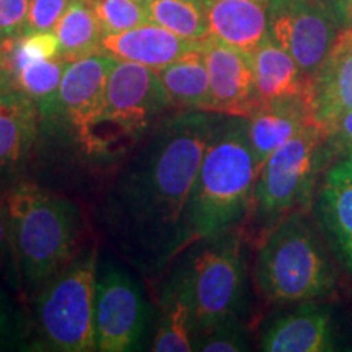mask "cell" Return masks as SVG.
<instances>
[{
  "instance_id": "9",
  "label": "cell",
  "mask_w": 352,
  "mask_h": 352,
  "mask_svg": "<svg viewBox=\"0 0 352 352\" xmlns=\"http://www.w3.org/2000/svg\"><path fill=\"white\" fill-rule=\"evenodd\" d=\"M171 108L175 107L157 70L118 60L108 76L100 121L104 160L116 157L122 140L132 147L139 144Z\"/></svg>"
},
{
  "instance_id": "11",
  "label": "cell",
  "mask_w": 352,
  "mask_h": 352,
  "mask_svg": "<svg viewBox=\"0 0 352 352\" xmlns=\"http://www.w3.org/2000/svg\"><path fill=\"white\" fill-rule=\"evenodd\" d=\"M341 30L338 0H270V38L308 77L318 74Z\"/></svg>"
},
{
  "instance_id": "32",
  "label": "cell",
  "mask_w": 352,
  "mask_h": 352,
  "mask_svg": "<svg viewBox=\"0 0 352 352\" xmlns=\"http://www.w3.org/2000/svg\"><path fill=\"white\" fill-rule=\"evenodd\" d=\"M328 147L334 155L352 157V111L341 114L324 127Z\"/></svg>"
},
{
  "instance_id": "12",
  "label": "cell",
  "mask_w": 352,
  "mask_h": 352,
  "mask_svg": "<svg viewBox=\"0 0 352 352\" xmlns=\"http://www.w3.org/2000/svg\"><path fill=\"white\" fill-rule=\"evenodd\" d=\"M209 70L210 111L250 118L259 107L252 57L212 36L202 39Z\"/></svg>"
},
{
  "instance_id": "26",
  "label": "cell",
  "mask_w": 352,
  "mask_h": 352,
  "mask_svg": "<svg viewBox=\"0 0 352 352\" xmlns=\"http://www.w3.org/2000/svg\"><path fill=\"white\" fill-rule=\"evenodd\" d=\"M98 19L103 34L121 33L147 23L148 13L140 0H87Z\"/></svg>"
},
{
  "instance_id": "21",
  "label": "cell",
  "mask_w": 352,
  "mask_h": 352,
  "mask_svg": "<svg viewBox=\"0 0 352 352\" xmlns=\"http://www.w3.org/2000/svg\"><path fill=\"white\" fill-rule=\"evenodd\" d=\"M171 103L178 109L210 111V83L202 41L178 60L157 70Z\"/></svg>"
},
{
  "instance_id": "17",
  "label": "cell",
  "mask_w": 352,
  "mask_h": 352,
  "mask_svg": "<svg viewBox=\"0 0 352 352\" xmlns=\"http://www.w3.org/2000/svg\"><path fill=\"white\" fill-rule=\"evenodd\" d=\"M314 124L316 122L305 98L259 104L252 116L246 118L250 144L259 170L277 148Z\"/></svg>"
},
{
  "instance_id": "3",
  "label": "cell",
  "mask_w": 352,
  "mask_h": 352,
  "mask_svg": "<svg viewBox=\"0 0 352 352\" xmlns=\"http://www.w3.org/2000/svg\"><path fill=\"white\" fill-rule=\"evenodd\" d=\"M258 175L246 118L220 114L189 201L191 243L235 230L252 214Z\"/></svg>"
},
{
  "instance_id": "2",
  "label": "cell",
  "mask_w": 352,
  "mask_h": 352,
  "mask_svg": "<svg viewBox=\"0 0 352 352\" xmlns=\"http://www.w3.org/2000/svg\"><path fill=\"white\" fill-rule=\"evenodd\" d=\"M0 204L10 227L21 290L32 300L83 248L82 210L69 197L28 179L13 183Z\"/></svg>"
},
{
  "instance_id": "31",
  "label": "cell",
  "mask_w": 352,
  "mask_h": 352,
  "mask_svg": "<svg viewBox=\"0 0 352 352\" xmlns=\"http://www.w3.org/2000/svg\"><path fill=\"white\" fill-rule=\"evenodd\" d=\"M32 0H0V38H20L25 33Z\"/></svg>"
},
{
  "instance_id": "33",
  "label": "cell",
  "mask_w": 352,
  "mask_h": 352,
  "mask_svg": "<svg viewBox=\"0 0 352 352\" xmlns=\"http://www.w3.org/2000/svg\"><path fill=\"white\" fill-rule=\"evenodd\" d=\"M0 271L8 277V280L21 289L19 267H16L15 253H13L10 227H8V219L6 209L0 204Z\"/></svg>"
},
{
  "instance_id": "13",
  "label": "cell",
  "mask_w": 352,
  "mask_h": 352,
  "mask_svg": "<svg viewBox=\"0 0 352 352\" xmlns=\"http://www.w3.org/2000/svg\"><path fill=\"white\" fill-rule=\"evenodd\" d=\"M266 352H329L336 349L333 311L321 300L298 302L267 324L259 340Z\"/></svg>"
},
{
  "instance_id": "37",
  "label": "cell",
  "mask_w": 352,
  "mask_h": 352,
  "mask_svg": "<svg viewBox=\"0 0 352 352\" xmlns=\"http://www.w3.org/2000/svg\"><path fill=\"white\" fill-rule=\"evenodd\" d=\"M140 2H144V3H145V2H147V0H140Z\"/></svg>"
},
{
  "instance_id": "23",
  "label": "cell",
  "mask_w": 352,
  "mask_h": 352,
  "mask_svg": "<svg viewBox=\"0 0 352 352\" xmlns=\"http://www.w3.org/2000/svg\"><path fill=\"white\" fill-rule=\"evenodd\" d=\"M54 33L59 39V56L67 63L101 52L103 30L87 0H70Z\"/></svg>"
},
{
  "instance_id": "20",
  "label": "cell",
  "mask_w": 352,
  "mask_h": 352,
  "mask_svg": "<svg viewBox=\"0 0 352 352\" xmlns=\"http://www.w3.org/2000/svg\"><path fill=\"white\" fill-rule=\"evenodd\" d=\"M254 85L261 103L284 100H308L311 77L300 69L294 57L267 36L252 54Z\"/></svg>"
},
{
  "instance_id": "14",
  "label": "cell",
  "mask_w": 352,
  "mask_h": 352,
  "mask_svg": "<svg viewBox=\"0 0 352 352\" xmlns=\"http://www.w3.org/2000/svg\"><path fill=\"white\" fill-rule=\"evenodd\" d=\"M308 103L315 122L323 129L352 111V25L341 30L324 64L311 77Z\"/></svg>"
},
{
  "instance_id": "22",
  "label": "cell",
  "mask_w": 352,
  "mask_h": 352,
  "mask_svg": "<svg viewBox=\"0 0 352 352\" xmlns=\"http://www.w3.org/2000/svg\"><path fill=\"white\" fill-rule=\"evenodd\" d=\"M151 351L153 352H191L192 323L191 310L182 289L173 277L166 274L158 298L157 329Z\"/></svg>"
},
{
  "instance_id": "35",
  "label": "cell",
  "mask_w": 352,
  "mask_h": 352,
  "mask_svg": "<svg viewBox=\"0 0 352 352\" xmlns=\"http://www.w3.org/2000/svg\"><path fill=\"white\" fill-rule=\"evenodd\" d=\"M338 13L342 23V28L352 25V0H338Z\"/></svg>"
},
{
  "instance_id": "1",
  "label": "cell",
  "mask_w": 352,
  "mask_h": 352,
  "mask_svg": "<svg viewBox=\"0 0 352 352\" xmlns=\"http://www.w3.org/2000/svg\"><path fill=\"white\" fill-rule=\"evenodd\" d=\"M219 116L179 109L162 118L135 144L98 202L103 235L145 277L164 274L191 245L189 201Z\"/></svg>"
},
{
  "instance_id": "29",
  "label": "cell",
  "mask_w": 352,
  "mask_h": 352,
  "mask_svg": "<svg viewBox=\"0 0 352 352\" xmlns=\"http://www.w3.org/2000/svg\"><path fill=\"white\" fill-rule=\"evenodd\" d=\"M30 324L19 305L0 290V351L26 346Z\"/></svg>"
},
{
  "instance_id": "10",
  "label": "cell",
  "mask_w": 352,
  "mask_h": 352,
  "mask_svg": "<svg viewBox=\"0 0 352 352\" xmlns=\"http://www.w3.org/2000/svg\"><path fill=\"white\" fill-rule=\"evenodd\" d=\"M151 308L134 276L111 259L98 263L95 289V341L100 352L140 351Z\"/></svg>"
},
{
  "instance_id": "30",
  "label": "cell",
  "mask_w": 352,
  "mask_h": 352,
  "mask_svg": "<svg viewBox=\"0 0 352 352\" xmlns=\"http://www.w3.org/2000/svg\"><path fill=\"white\" fill-rule=\"evenodd\" d=\"M69 3L70 0H32L25 33L54 32Z\"/></svg>"
},
{
  "instance_id": "4",
  "label": "cell",
  "mask_w": 352,
  "mask_h": 352,
  "mask_svg": "<svg viewBox=\"0 0 352 352\" xmlns=\"http://www.w3.org/2000/svg\"><path fill=\"white\" fill-rule=\"evenodd\" d=\"M191 310L192 338L228 321L246 307L243 239L230 230L188 246L168 270Z\"/></svg>"
},
{
  "instance_id": "19",
  "label": "cell",
  "mask_w": 352,
  "mask_h": 352,
  "mask_svg": "<svg viewBox=\"0 0 352 352\" xmlns=\"http://www.w3.org/2000/svg\"><path fill=\"white\" fill-rule=\"evenodd\" d=\"M209 36L252 52L270 36L267 8L270 0H204Z\"/></svg>"
},
{
  "instance_id": "36",
  "label": "cell",
  "mask_w": 352,
  "mask_h": 352,
  "mask_svg": "<svg viewBox=\"0 0 352 352\" xmlns=\"http://www.w3.org/2000/svg\"><path fill=\"white\" fill-rule=\"evenodd\" d=\"M13 87H15V78H13L12 70L0 69V94L10 90Z\"/></svg>"
},
{
  "instance_id": "5",
  "label": "cell",
  "mask_w": 352,
  "mask_h": 352,
  "mask_svg": "<svg viewBox=\"0 0 352 352\" xmlns=\"http://www.w3.org/2000/svg\"><path fill=\"white\" fill-rule=\"evenodd\" d=\"M254 280L270 303L324 300L336 290V272L303 210L266 232L259 245Z\"/></svg>"
},
{
  "instance_id": "34",
  "label": "cell",
  "mask_w": 352,
  "mask_h": 352,
  "mask_svg": "<svg viewBox=\"0 0 352 352\" xmlns=\"http://www.w3.org/2000/svg\"><path fill=\"white\" fill-rule=\"evenodd\" d=\"M19 38H0V69L12 67V54Z\"/></svg>"
},
{
  "instance_id": "6",
  "label": "cell",
  "mask_w": 352,
  "mask_h": 352,
  "mask_svg": "<svg viewBox=\"0 0 352 352\" xmlns=\"http://www.w3.org/2000/svg\"><path fill=\"white\" fill-rule=\"evenodd\" d=\"M100 254L83 246L32 300L34 351L91 352L95 341V289Z\"/></svg>"
},
{
  "instance_id": "18",
  "label": "cell",
  "mask_w": 352,
  "mask_h": 352,
  "mask_svg": "<svg viewBox=\"0 0 352 352\" xmlns=\"http://www.w3.org/2000/svg\"><path fill=\"white\" fill-rule=\"evenodd\" d=\"M318 214L336 256L352 274V157L336 160L324 175Z\"/></svg>"
},
{
  "instance_id": "15",
  "label": "cell",
  "mask_w": 352,
  "mask_h": 352,
  "mask_svg": "<svg viewBox=\"0 0 352 352\" xmlns=\"http://www.w3.org/2000/svg\"><path fill=\"white\" fill-rule=\"evenodd\" d=\"M38 104L13 87L0 94V179L26 165L39 140Z\"/></svg>"
},
{
  "instance_id": "27",
  "label": "cell",
  "mask_w": 352,
  "mask_h": 352,
  "mask_svg": "<svg viewBox=\"0 0 352 352\" xmlns=\"http://www.w3.org/2000/svg\"><path fill=\"white\" fill-rule=\"evenodd\" d=\"M248 333L241 321H228L192 338V347L201 352H241L250 349Z\"/></svg>"
},
{
  "instance_id": "24",
  "label": "cell",
  "mask_w": 352,
  "mask_h": 352,
  "mask_svg": "<svg viewBox=\"0 0 352 352\" xmlns=\"http://www.w3.org/2000/svg\"><path fill=\"white\" fill-rule=\"evenodd\" d=\"M148 20L189 41L209 36L204 0H147Z\"/></svg>"
},
{
  "instance_id": "28",
  "label": "cell",
  "mask_w": 352,
  "mask_h": 352,
  "mask_svg": "<svg viewBox=\"0 0 352 352\" xmlns=\"http://www.w3.org/2000/svg\"><path fill=\"white\" fill-rule=\"evenodd\" d=\"M59 56V39L54 32L25 33L16 39L10 70L33 60L52 59Z\"/></svg>"
},
{
  "instance_id": "7",
  "label": "cell",
  "mask_w": 352,
  "mask_h": 352,
  "mask_svg": "<svg viewBox=\"0 0 352 352\" xmlns=\"http://www.w3.org/2000/svg\"><path fill=\"white\" fill-rule=\"evenodd\" d=\"M329 157L327 132L314 124L267 158L259 170L252 209L261 235L287 215L303 210Z\"/></svg>"
},
{
  "instance_id": "8",
  "label": "cell",
  "mask_w": 352,
  "mask_h": 352,
  "mask_svg": "<svg viewBox=\"0 0 352 352\" xmlns=\"http://www.w3.org/2000/svg\"><path fill=\"white\" fill-rule=\"evenodd\" d=\"M118 59L104 52L70 60L63 82L47 108L39 111V132L67 138V142L87 158L104 160L100 142L104 88Z\"/></svg>"
},
{
  "instance_id": "16",
  "label": "cell",
  "mask_w": 352,
  "mask_h": 352,
  "mask_svg": "<svg viewBox=\"0 0 352 352\" xmlns=\"http://www.w3.org/2000/svg\"><path fill=\"white\" fill-rule=\"evenodd\" d=\"M199 44L201 41H189L164 26L147 21L126 32L103 34L100 47L101 52L118 60H129L158 70L178 60Z\"/></svg>"
},
{
  "instance_id": "25",
  "label": "cell",
  "mask_w": 352,
  "mask_h": 352,
  "mask_svg": "<svg viewBox=\"0 0 352 352\" xmlns=\"http://www.w3.org/2000/svg\"><path fill=\"white\" fill-rule=\"evenodd\" d=\"M65 65H67V60L60 56L20 65L12 70L15 87L28 95L41 111L50 107L57 95L64 77Z\"/></svg>"
}]
</instances>
